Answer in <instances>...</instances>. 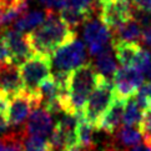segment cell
<instances>
[{
	"instance_id": "4dcf8cb0",
	"label": "cell",
	"mask_w": 151,
	"mask_h": 151,
	"mask_svg": "<svg viewBox=\"0 0 151 151\" xmlns=\"http://www.w3.org/2000/svg\"><path fill=\"white\" fill-rule=\"evenodd\" d=\"M125 151H151V146H149V145H146L144 142V144L136 145V146H132V147L127 149Z\"/></svg>"
},
{
	"instance_id": "836d02e7",
	"label": "cell",
	"mask_w": 151,
	"mask_h": 151,
	"mask_svg": "<svg viewBox=\"0 0 151 151\" xmlns=\"http://www.w3.org/2000/svg\"><path fill=\"white\" fill-rule=\"evenodd\" d=\"M145 75H146V78L151 81V64H150V66L147 68L146 71H145Z\"/></svg>"
},
{
	"instance_id": "d6a6232c",
	"label": "cell",
	"mask_w": 151,
	"mask_h": 151,
	"mask_svg": "<svg viewBox=\"0 0 151 151\" xmlns=\"http://www.w3.org/2000/svg\"><path fill=\"white\" fill-rule=\"evenodd\" d=\"M37 1H40L41 4H44L46 6V9H50V6H51V0H37Z\"/></svg>"
},
{
	"instance_id": "ac0fdd59",
	"label": "cell",
	"mask_w": 151,
	"mask_h": 151,
	"mask_svg": "<svg viewBox=\"0 0 151 151\" xmlns=\"http://www.w3.org/2000/svg\"><path fill=\"white\" fill-rule=\"evenodd\" d=\"M95 132L94 125L86 120L84 114L78 115V126H76V136H78V144L86 150H91L94 146L95 140Z\"/></svg>"
},
{
	"instance_id": "cb8c5ba5",
	"label": "cell",
	"mask_w": 151,
	"mask_h": 151,
	"mask_svg": "<svg viewBox=\"0 0 151 151\" xmlns=\"http://www.w3.org/2000/svg\"><path fill=\"white\" fill-rule=\"evenodd\" d=\"M65 8H73L85 13H96V0H65Z\"/></svg>"
},
{
	"instance_id": "e575fe53",
	"label": "cell",
	"mask_w": 151,
	"mask_h": 151,
	"mask_svg": "<svg viewBox=\"0 0 151 151\" xmlns=\"http://www.w3.org/2000/svg\"><path fill=\"white\" fill-rule=\"evenodd\" d=\"M51 151H66V150H51Z\"/></svg>"
},
{
	"instance_id": "5b68a950",
	"label": "cell",
	"mask_w": 151,
	"mask_h": 151,
	"mask_svg": "<svg viewBox=\"0 0 151 151\" xmlns=\"http://www.w3.org/2000/svg\"><path fill=\"white\" fill-rule=\"evenodd\" d=\"M51 58L35 54L28 60L19 65V71L24 83V90L28 93H35L40 84L51 75Z\"/></svg>"
},
{
	"instance_id": "ffe728a7",
	"label": "cell",
	"mask_w": 151,
	"mask_h": 151,
	"mask_svg": "<svg viewBox=\"0 0 151 151\" xmlns=\"http://www.w3.org/2000/svg\"><path fill=\"white\" fill-rule=\"evenodd\" d=\"M144 117V110L137 104L136 99L130 98L125 101V110H124L122 124L127 127H136L139 129L140 124Z\"/></svg>"
},
{
	"instance_id": "e0dca14e",
	"label": "cell",
	"mask_w": 151,
	"mask_h": 151,
	"mask_svg": "<svg viewBox=\"0 0 151 151\" xmlns=\"http://www.w3.org/2000/svg\"><path fill=\"white\" fill-rule=\"evenodd\" d=\"M47 13H49V9L26 12L23 17H20L13 24V28L18 31H21V33H24V31H33L45 21Z\"/></svg>"
},
{
	"instance_id": "5bb4252c",
	"label": "cell",
	"mask_w": 151,
	"mask_h": 151,
	"mask_svg": "<svg viewBox=\"0 0 151 151\" xmlns=\"http://www.w3.org/2000/svg\"><path fill=\"white\" fill-rule=\"evenodd\" d=\"M111 44H115V42H137L139 39L141 40L142 28L135 19H130L126 23L119 25L114 30H111Z\"/></svg>"
},
{
	"instance_id": "f1b7e54d",
	"label": "cell",
	"mask_w": 151,
	"mask_h": 151,
	"mask_svg": "<svg viewBox=\"0 0 151 151\" xmlns=\"http://www.w3.org/2000/svg\"><path fill=\"white\" fill-rule=\"evenodd\" d=\"M134 8L151 13V0H131Z\"/></svg>"
},
{
	"instance_id": "8992f818",
	"label": "cell",
	"mask_w": 151,
	"mask_h": 151,
	"mask_svg": "<svg viewBox=\"0 0 151 151\" xmlns=\"http://www.w3.org/2000/svg\"><path fill=\"white\" fill-rule=\"evenodd\" d=\"M132 9L130 0H96L99 19L110 30L132 19Z\"/></svg>"
},
{
	"instance_id": "30bf717a",
	"label": "cell",
	"mask_w": 151,
	"mask_h": 151,
	"mask_svg": "<svg viewBox=\"0 0 151 151\" xmlns=\"http://www.w3.org/2000/svg\"><path fill=\"white\" fill-rule=\"evenodd\" d=\"M0 39L8 46L15 65L19 66L25 60L35 55L26 37V34H23L21 31L15 30L14 28H4L0 31Z\"/></svg>"
},
{
	"instance_id": "2e32d148",
	"label": "cell",
	"mask_w": 151,
	"mask_h": 151,
	"mask_svg": "<svg viewBox=\"0 0 151 151\" xmlns=\"http://www.w3.org/2000/svg\"><path fill=\"white\" fill-rule=\"evenodd\" d=\"M116 60L121 66H134L137 54L141 49L139 42H115L111 44Z\"/></svg>"
},
{
	"instance_id": "8fae6325",
	"label": "cell",
	"mask_w": 151,
	"mask_h": 151,
	"mask_svg": "<svg viewBox=\"0 0 151 151\" xmlns=\"http://www.w3.org/2000/svg\"><path fill=\"white\" fill-rule=\"evenodd\" d=\"M54 126L55 124H54L52 114L47 111L42 105H40L31 110L23 129V132L25 135H31V136H41L49 139L54 130Z\"/></svg>"
},
{
	"instance_id": "4316f807",
	"label": "cell",
	"mask_w": 151,
	"mask_h": 151,
	"mask_svg": "<svg viewBox=\"0 0 151 151\" xmlns=\"http://www.w3.org/2000/svg\"><path fill=\"white\" fill-rule=\"evenodd\" d=\"M4 64H14V63H13L12 54H10L8 46L0 39V65H4Z\"/></svg>"
},
{
	"instance_id": "4fadbf2b",
	"label": "cell",
	"mask_w": 151,
	"mask_h": 151,
	"mask_svg": "<svg viewBox=\"0 0 151 151\" xmlns=\"http://www.w3.org/2000/svg\"><path fill=\"white\" fill-rule=\"evenodd\" d=\"M0 90L9 96H13L24 90V83L18 65L15 64L0 65Z\"/></svg>"
},
{
	"instance_id": "7402d4cb",
	"label": "cell",
	"mask_w": 151,
	"mask_h": 151,
	"mask_svg": "<svg viewBox=\"0 0 151 151\" xmlns=\"http://www.w3.org/2000/svg\"><path fill=\"white\" fill-rule=\"evenodd\" d=\"M23 130L0 136V151H23Z\"/></svg>"
},
{
	"instance_id": "3957f363",
	"label": "cell",
	"mask_w": 151,
	"mask_h": 151,
	"mask_svg": "<svg viewBox=\"0 0 151 151\" xmlns=\"http://www.w3.org/2000/svg\"><path fill=\"white\" fill-rule=\"evenodd\" d=\"M114 100H115L114 83L99 74L98 84H96L95 89L93 90V93L90 94L85 105L84 116L86 117V120L95 126V124L105 114Z\"/></svg>"
},
{
	"instance_id": "7a4b0ae2",
	"label": "cell",
	"mask_w": 151,
	"mask_h": 151,
	"mask_svg": "<svg viewBox=\"0 0 151 151\" xmlns=\"http://www.w3.org/2000/svg\"><path fill=\"white\" fill-rule=\"evenodd\" d=\"M99 73L93 64H85L68 75V96L75 115L84 114L85 105L90 94L98 84Z\"/></svg>"
},
{
	"instance_id": "83f0119b",
	"label": "cell",
	"mask_w": 151,
	"mask_h": 151,
	"mask_svg": "<svg viewBox=\"0 0 151 151\" xmlns=\"http://www.w3.org/2000/svg\"><path fill=\"white\" fill-rule=\"evenodd\" d=\"M90 151H125V150L119 146V145L115 142V140H112V141H110L109 144H105V145L99 146V147H94Z\"/></svg>"
},
{
	"instance_id": "7c38bea8",
	"label": "cell",
	"mask_w": 151,
	"mask_h": 151,
	"mask_svg": "<svg viewBox=\"0 0 151 151\" xmlns=\"http://www.w3.org/2000/svg\"><path fill=\"white\" fill-rule=\"evenodd\" d=\"M125 101L126 100H121L115 96V100L112 101L110 107L99 119V121L95 124L96 130H101L109 135H114L120 129V125L122 124Z\"/></svg>"
},
{
	"instance_id": "d6986e66",
	"label": "cell",
	"mask_w": 151,
	"mask_h": 151,
	"mask_svg": "<svg viewBox=\"0 0 151 151\" xmlns=\"http://www.w3.org/2000/svg\"><path fill=\"white\" fill-rule=\"evenodd\" d=\"M115 135V142L119 146L125 147V149H130L132 146H136V145L141 144V141H144L142 134L139 131V129L136 127H127L124 126L120 127L119 130L114 134Z\"/></svg>"
},
{
	"instance_id": "52a82bcc",
	"label": "cell",
	"mask_w": 151,
	"mask_h": 151,
	"mask_svg": "<svg viewBox=\"0 0 151 151\" xmlns=\"http://www.w3.org/2000/svg\"><path fill=\"white\" fill-rule=\"evenodd\" d=\"M41 105V95L39 91L28 93L23 90L20 93L10 96L9 110H8V124L12 127L21 126L28 120L31 110Z\"/></svg>"
},
{
	"instance_id": "1f68e13d",
	"label": "cell",
	"mask_w": 151,
	"mask_h": 151,
	"mask_svg": "<svg viewBox=\"0 0 151 151\" xmlns=\"http://www.w3.org/2000/svg\"><path fill=\"white\" fill-rule=\"evenodd\" d=\"M66 151H89V150H86V149H84L81 146H79V145H76V146H73V147L68 149Z\"/></svg>"
},
{
	"instance_id": "ba28073f",
	"label": "cell",
	"mask_w": 151,
	"mask_h": 151,
	"mask_svg": "<svg viewBox=\"0 0 151 151\" xmlns=\"http://www.w3.org/2000/svg\"><path fill=\"white\" fill-rule=\"evenodd\" d=\"M84 40L91 56H98L100 52L110 46L112 33L100 19L88 20L84 24Z\"/></svg>"
},
{
	"instance_id": "603a6c76",
	"label": "cell",
	"mask_w": 151,
	"mask_h": 151,
	"mask_svg": "<svg viewBox=\"0 0 151 151\" xmlns=\"http://www.w3.org/2000/svg\"><path fill=\"white\" fill-rule=\"evenodd\" d=\"M52 147L49 140L41 136H31L25 135L23 136V151H51Z\"/></svg>"
},
{
	"instance_id": "9c48e42d",
	"label": "cell",
	"mask_w": 151,
	"mask_h": 151,
	"mask_svg": "<svg viewBox=\"0 0 151 151\" xmlns=\"http://www.w3.org/2000/svg\"><path fill=\"white\" fill-rule=\"evenodd\" d=\"M144 73L135 66H121L114 76L115 96L121 100L134 98L144 85Z\"/></svg>"
},
{
	"instance_id": "277c9868",
	"label": "cell",
	"mask_w": 151,
	"mask_h": 151,
	"mask_svg": "<svg viewBox=\"0 0 151 151\" xmlns=\"http://www.w3.org/2000/svg\"><path fill=\"white\" fill-rule=\"evenodd\" d=\"M51 63L55 73L63 74H69L74 69L85 65L88 64L85 44L78 37L70 40L52 54Z\"/></svg>"
},
{
	"instance_id": "484cf974",
	"label": "cell",
	"mask_w": 151,
	"mask_h": 151,
	"mask_svg": "<svg viewBox=\"0 0 151 151\" xmlns=\"http://www.w3.org/2000/svg\"><path fill=\"white\" fill-rule=\"evenodd\" d=\"M150 64H151V51L141 47L139 54H137L136 60H135L134 66L136 69H139L141 73L145 74V71H146L147 68L150 66Z\"/></svg>"
},
{
	"instance_id": "6da1fadb",
	"label": "cell",
	"mask_w": 151,
	"mask_h": 151,
	"mask_svg": "<svg viewBox=\"0 0 151 151\" xmlns=\"http://www.w3.org/2000/svg\"><path fill=\"white\" fill-rule=\"evenodd\" d=\"M26 37L35 54L51 58L59 47L76 37V31L70 28L60 15L49 9L45 21L26 34Z\"/></svg>"
},
{
	"instance_id": "44dd1931",
	"label": "cell",
	"mask_w": 151,
	"mask_h": 151,
	"mask_svg": "<svg viewBox=\"0 0 151 151\" xmlns=\"http://www.w3.org/2000/svg\"><path fill=\"white\" fill-rule=\"evenodd\" d=\"M60 18L73 30H75L80 25H84L86 21L93 18V14L85 13V12H81V10L73 9V8H64L60 10Z\"/></svg>"
},
{
	"instance_id": "9a60e30c",
	"label": "cell",
	"mask_w": 151,
	"mask_h": 151,
	"mask_svg": "<svg viewBox=\"0 0 151 151\" xmlns=\"http://www.w3.org/2000/svg\"><path fill=\"white\" fill-rule=\"evenodd\" d=\"M112 46L107 47L102 52H100L95 59V69L100 75H102L106 79H114L115 74L117 71V63L116 59L114 56V52H112Z\"/></svg>"
},
{
	"instance_id": "f546056e",
	"label": "cell",
	"mask_w": 151,
	"mask_h": 151,
	"mask_svg": "<svg viewBox=\"0 0 151 151\" xmlns=\"http://www.w3.org/2000/svg\"><path fill=\"white\" fill-rule=\"evenodd\" d=\"M141 41H142L146 46H149L150 49H151V26H149V28H144V29H142Z\"/></svg>"
},
{
	"instance_id": "d4e9b609",
	"label": "cell",
	"mask_w": 151,
	"mask_h": 151,
	"mask_svg": "<svg viewBox=\"0 0 151 151\" xmlns=\"http://www.w3.org/2000/svg\"><path fill=\"white\" fill-rule=\"evenodd\" d=\"M139 130L142 134L144 142L151 146V107L144 111V117L139 126Z\"/></svg>"
}]
</instances>
